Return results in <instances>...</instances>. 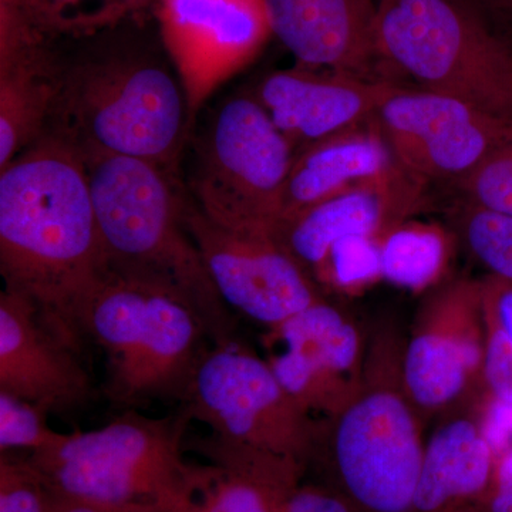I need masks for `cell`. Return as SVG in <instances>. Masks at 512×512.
Masks as SVG:
<instances>
[{
    "label": "cell",
    "mask_w": 512,
    "mask_h": 512,
    "mask_svg": "<svg viewBox=\"0 0 512 512\" xmlns=\"http://www.w3.org/2000/svg\"><path fill=\"white\" fill-rule=\"evenodd\" d=\"M0 274L6 291L82 353L106 259L82 157L47 134L0 170Z\"/></svg>",
    "instance_id": "cell-1"
},
{
    "label": "cell",
    "mask_w": 512,
    "mask_h": 512,
    "mask_svg": "<svg viewBox=\"0 0 512 512\" xmlns=\"http://www.w3.org/2000/svg\"><path fill=\"white\" fill-rule=\"evenodd\" d=\"M111 32L76 55H60L43 134L82 158L133 157L175 170L192 120L183 82L164 46Z\"/></svg>",
    "instance_id": "cell-2"
},
{
    "label": "cell",
    "mask_w": 512,
    "mask_h": 512,
    "mask_svg": "<svg viewBox=\"0 0 512 512\" xmlns=\"http://www.w3.org/2000/svg\"><path fill=\"white\" fill-rule=\"evenodd\" d=\"M107 272L170 289L200 313L212 345L231 342L228 306L185 225L173 168L124 156L82 158Z\"/></svg>",
    "instance_id": "cell-3"
},
{
    "label": "cell",
    "mask_w": 512,
    "mask_h": 512,
    "mask_svg": "<svg viewBox=\"0 0 512 512\" xmlns=\"http://www.w3.org/2000/svg\"><path fill=\"white\" fill-rule=\"evenodd\" d=\"M126 410L107 426L64 434L28 461L53 493L123 510L187 512L197 468L183 456L190 414Z\"/></svg>",
    "instance_id": "cell-4"
},
{
    "label": "cell",
    "mask_w": 512,
    "mask_h": 512,
    "mask_svg": "<svg viewBox=\"0 0 512 512\" xmlns=\"http://www.w3.org/2000/svg\"><path fill=\"white\" fill-rule=\"evenodd\" d=\"M87 336L106 353V396L124 410L158 399L181 402L211 342L183 296L110 272L90 303Z\"/></svg>",
    "instance_id": "cell-5"
},
{
    "label": "cell",
    "mask_w": 512,
    "mask_h": 512,
    "mask_svg": "<svg viewBox=\"0 0 512 512\" xmlns=\"http://www.w3.org/2000/svg\"><path fill=\"white\" fill-rule=\"evenodd\" d=\"M478 0H377V49L390 74L512 117V47Z\"/></svg>",
    "instance_id": "cell-6"
},
{
    "label": "cell",
    "mask_w": 512,
    "mask_h": 512,
    "mask_svg": "<svg viewBox=\"0 0 512 512\" xmlns=\"http://www.w3.org/2000/svg\"><path fill=\"white\" fill-rule=\"evenodd\" d=\"M293 158L288 138L254 94L229 97L195 147L190 181L195 205L228 231L275 237Z\"/></svg>",
    "instance_id": "cell-7"
},
{
    "label": "cell",
    "mask_w": 512,
    "mask_h": 512,
    "mask_svg": "<svg viewBox=\"0 0 512 512\" xmlns=\"http://www.w3.org/2000/svg\"><path fill=\"white\" fill-rule=\"evenodd\" d=\"M181 403L228 446L292 460L301 454L305 436L295 397L272 367L232 342L208 348Z\"/></svg>",
    "instance_id": "cell-8"
},
{
    "label": "cell",
    "mask_w": 512,
    "mask_h": 512,
    "mask_svg": "<svg viewBox=\"0 0 512 512\" xmlns=\"http://www.w3.org/2000/svg\"><path fill=\"white\" fill-rule=\"evenodd\" d=\"M376 120L399 164L424 184H457L512 137V117L406 86L380 104Z\"/></svg>",
    "instance_id": "cell-9"
},
{
    "label": "cell",
    "mask_w": 512,
    "mask_h": 512,
    "mask_svg": "<svg viewBox=\"0 0 512 512\" xmlns=\"http://www.w3.org/2000/svg\"><path fill=\"white\" fill-rule=\"evenodd\" d=\"M154 8L161 43L183 82L192 119L272 36L266 0H157Z\"/></svg>",
    "instance_id": "cell-10"
},
{
    "label": "cell",
    "mask_w": 512,
    "mask_h": 512,
    "mask_svg": "<svg viewBox=\"0 0 512 512\" xmlns=\"http://www.w3.org/2000/svg\"><path fill=\"white\" fill-rule=\"evenodd\" d=\"M336 463L350 500L365 512H410L424 453L399 397L377 393L340 420Z\"/></svg>",
    "instance_id": "cell-11"
},
{
    "label": "cell",
    "mask_w": 512,
    "mask_h": 512,
    "mask_svg": "<svg viewBox=\"0 0 512 512\" xmlns=\"http://www.w3.org/2000/svg\"><path fill=\"white\" fill-rule=\"evenodd\" d=\"M184 218L212 284L228 308L281 326L316 302L302 266L274 235L228 231L188 201Z\"/></svg>",
    "instance_id": "cell-12"
},
{
    "label": "cell",
    "mask_w": 512,
    "mask_h": 512,
    "mask_svg": "<svg viewBox=\"0 0 512 512\" xmlns=\"http://www.w3.org/2000/svg\"><path fill=\"white\" fill-rule=\"evenodd\" d=\"M272 36L296 64L397 83L377 49V0H266Z\"/></svg>",
    "instance_id": "cell-13"
},
{
    "label": "cell",
    "mask_w": 512,
    "mask_h": 512,
    "mask_svg": "<svg viewBox=\"0 0 512 512\" xmlns=\"http://www.w3.org/2000/svg\"><path fill=\"white\" fill-rule=\"evenodd\" d=\"M402 84L363 80L298 66L269 73L254 97L296 154L375 116L380 104Z\"/></svg>",
    "instance_id": "cell-14"
},
{
    "label": "cell",
    "mask_w": 512,
    "mask_h": 512,
    "mask_svg": "<svg viewBox=\"0 0 512 512\" xmlns=\"http://www.w3.org/2000/svg\"><path fill=\"white\" fill-rule=\"evenodd\" d=\"M73 352L43 325L32 303L0 293V392L39 407L69 412L92 397V382Z\"/></svg>",
    "instance_id": "cell-15"
},
{
    "label": "cell",
    "mask_w": 512,
    "mask_h": 512,
    "mask_svg": "<svg viewBox=\"0 0 512 512\" xmlns=\"http://www.w3.org/2000/svg\"><path fill=\"white\" fill-rule=\"evenodd\" d=\"M59 74L60 53L28 9L0 6V170L45 133Z\"/></svg>",
    "instance_id": "cell-16"
},
{
    "label": "cell",
    "mask_w": 512,
    "mask_h": 512,
    "mask_svg": "<svg viewBox=\"0 0 512 512\" xmlns=\"http://www.w3.org/2000/svg\"><path fill=\"white\" fill-rule=\"evenodd\" d=\"M409 181L420 180L407 173L394 157L375 114L366 123L325 138L296 154L286 180L278 227L343 192Z\"/></svg>",
    "instance_id": "cell-17"
},
{
    "label": "cell",
    "mask_w": 512,
    "mask_h": 512,
    "mask_svg": "<svg viewBox=\"0 0 512 512\" xmlns=\"http://www.w3.org/2000/svg\"><path fill=\"white\" fill-rule=\"evenodd\" d=\"M424 185L409 181L343 192L279 225L275 238L299 265H325L335 242L350 235H375L387 218L419 201Z\"/></svg>",
    "instance_id": "cell-18"
},
{
    "label": "cell",
    "mask_w": 512,
    "mask_h": 512,
    "mask_svg": "<svg viewBox=\"0 0 512 512\" xmlns=\"http://www.w3.org/2000/svg\"><path fill=\"white\" fill-rule=\"evenodd\" d=\"M210 466L198 467L187 512H279L298 488V461L228 446L204 444Z\"/></svg>",
    "instance_id": "cell-19"
},
{
    "label": "cell",
    "mask_w": 512,
    "mask_h": 512,
    "mask_svg": "<svg viewBox=\"0 0 512 512\" xmlns=\"http://www.w3.org/2000/svg\"><path fill=\"white\" fill-rule=\"evenodd\" d=\"M281 333L286 350L271 367L295 399L311 392L323 373L349 369L355 362V329L336 309L323 303H312L285 320Z\"/></svg>",
    "instance_id": "cell-20"
},
{
    "label": "cell",
    "mask_w": 512,
    "mask_h": 512,
    "mask_svg": "<svg viewBox=\"0 0 512 512\" xmlns=\"http://www.w3.org/2000/svg\"><path fill=\"white\" fill-rule=\"evenodd\" d=\"M494 450L474 424L458 420L441 429L424 453L412 510L429 512L454 495L481 497L494 471Z\"/></svg>",
    "instance_id": "cell-21"
},
{
    "label": "cell",
    "mask_w": 512,
    "mask_h": 512,
    "mask_svg": "<svg viewBox=\"0 0 512 512\" xmlns=\"http://www.w3.org/2000/svg\"><path fill=\"white\" fill-rule=\"evenodd\" d=\"M480 349L471 342L424 335L414 339L406 357V382L423 406H439L463 387L468 369L477 365Z\"/></svg>",
    "instance_id": "cell-22"
},
{
    "label": "cell",
    "mask_w": 512,
    "mask_h": 512,
    "mask_svg": "<svg viewBox=\"0 0 512 512\" xmlns=\"http://www.w3.org/2000/svg\"><path fill=\"white\" fill-rule=\"evenodd\" d=\"M157 0H30L29 15L49 39H86L119 28Z\"/></svg>",
    "instance_id": "cell-23"
},
{
    "label": "cell",
    "mask_w": 512,
    "mask_h": 512,
    "mask_svg": "<svg viewBox=\"0 0 512 512\" xmlns=\"http://www.w3.org/2000/svg\"><path fill=\"white\" fill-rule=\"evenodd\" d=\"M382 275L393 284L421 288L439 275L444 262L443 237L434 229H396L382 245Z\"/></svg>",
    "instance_id": "cell-24"
},
{
    "label": "cell",
    "mask_w": 512,
    "mask_h": 512,
    "mask_svg": "<svg viewBox=\"0 0 512 512\" xmlns=\"http://www.w3.org/2000/svg\"><path fill=\"white\" fill-rule=\"evenodd\" d=\"M464 232L473 254L497 278L512 282V215L466 201Z\"/></svg>",
    "instance_id": "cell-25"
},
{
    "label": "cell",
    "mask_w": 512,
    "mask_h": 512,
    "mask_svg": "<svg viewBox=\"0 0 512 512\" xmlns=\"http://www.w3.org/2000/svg\"><path fill=\"white\" fill-rule=\"evenodd\" d=\"M46 416L39 407L0 392V451L18 448L35 454L59 444L64 434L50 429Z\"/></svg>",
    "instance_id": "cell-26"
},
{
    "label": "cell",
    "mask_w": 512,
    "mask_h": 512,
    "mask_svg": "<svg viewBox=\"0 0 512 512\" xmlns=\"http://www.w3.org/2000/svg\"><path fill=\"white\" fill-rule=\"evenodd\" d=\"M466 201L512 215V137L456 184Z\"/></svg>",
    "instance_id": "cell-27"
},
{
    "label": "cell",
    "mask_w": 512,
    "mask_h": 512,
    "mask_svg": "<svg viewBox=\"0 0 512 512\" xmlns=\"http://www.w3.org/2000/svg\"><path fill=\"white\" fill-rule=\"evenodd\" d=\"M52 491L28 460L0 457V512H49Z\"/></svg>",
    "instance_id": "cell-28"
},
{
    "label": "cell",
    "mask_w": 512,
    "mask_h": 512,
    "mask_svg": "<svg viewBox=\"0 0 512 512\" xmlns=\"http://www.w3.org/2000/svg\"><path fill=\"white\" fill-rule=\"evenodd\" d=\"M375 235H350L330 248L328 262L333 279L340 286L362 285L382 275V248Z\"/></svg>",
    "instance_id": "cell-29"
},
{
    "label": "cell",
    "mask_w": 512,
    "mask_h": 512,
    "mask_svg": "<svg viewBox=\"0 0 512 512\" xmlns=\"http://www.w3.org/2000/svg\"><path fill=\"white\" fill-rule=\"evenodd\" d=\"M484 370L497 400L512 406V342L500 329L488 340Z\"/></svg>",
    "instance_id": "cell-30"
},
{
    "label": "cell",
    "mask_w": 512,
    "mask_h": 512,
    "mask_svg": "<svg viewBox=\"0 0 512 512\" xmlns=\"http://www.w3.org/2000/svg\"><path fill=\"white\" fill-rule=\"evenodd\" d=\"M279 512H353L350 505L338 495L315 490L296 488Z\"/></svg>",
    "instance_id": "cell-31"
},
{
    "label": "cell",
    "mask_w": 512,
    "mask_h": 512,
    "mask_svg": "<svg viewBox=\"0 0 512 512\" xmlns=\"http://www.w3.org/2000/svg\"><path fill=\"white\" fill-rule=\"evenodd\" d=\"M487 495L488 512H512V450L494 466Z\"/></svg>",
    "instance_id": "cell-32"
},
{
    "label": "cell",
    "mask_w": 512,
    "mask_h": 512,
    "mask_svg": "<svg viewBox=\"0 0 512 512\" xmlns=\"http://www.w3.org/2000/svg\"><path fill=\"white\" fill-rule=\"evenodd\" d=\"M512 433V406L497 400L490 417H488L487 427L484 430L485 440L488 441L491 448L497 451L504 446L508 436Z\"/></svg>",
    "instance_id": "cell-33"
},
{
    "label": "cell",
    "mask_w": 512,
    "mask_h": 512,
    "mask_svg": "<svg viewBox=\"0 0 512 512\" xmlns=\"http://www.w3.org/2000/svg\"><path fill=\"white\" fill-rule=\"evenodd\" d=\"M490 296L493 299L495 318L498 328L512 342V282L494 276Z\"/></svg>",
    "instance_id": "cell-34"
},
{
    "label": "cell",
    "mask_w": 512,
    "mask_h": 512,
    "mask_svg": "<svg viewBox=\"0 0 512 512\" xmlns=\"http://www.w3.org/2000/svg\"><path fill=\"white\" fill-rule=\"evenodd\" d=\"M52 491V490H50ZM49 512H140L123 510V508L111 507L93 503V501L80 500V498L66 497L53 493L50 495Z\"/></svg>",
    "instance_id": "cell-35"
},
{
    "label": "cell",
    "mask_w": 512,
    "mask_h": 512,
    "mask_svg": "<svg viewBox=\"0 0 512 512\" xmlns=\"http://www.w3.org/2000/svg\"><path fill=\"white\" fill-rule=\"evenodd\" d=\"M485 8L493 10L495 13H500L501 16L504 15L505 10L510 8L512 0H481Z\"/></svg>",
    "instance_id": "cell-36"
},
{
    "label": "cell",
    "mask_w": 512,
    "mask_h": 512,
    "mask_svg": "<svg viewBox=\"0 0 512 512\" xmlns=\"http://www.w3.org/2000/svg\"><path fill=\"white\" fill-rule=\"evenodd\" d=\"M503 16H504L505 19L510 20V22H512V3L510 5V8L505 10Z\"/></svg>",
    "instance_id": "cell-37"
}]
</instances>
